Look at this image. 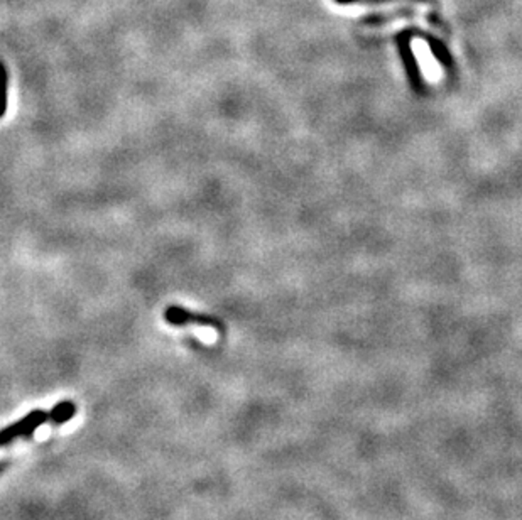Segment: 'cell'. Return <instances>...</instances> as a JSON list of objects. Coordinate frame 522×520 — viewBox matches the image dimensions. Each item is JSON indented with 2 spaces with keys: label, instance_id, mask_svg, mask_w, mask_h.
Listing matches in <instances>:
<instances>
[{
  "label": "cell",
  "instance_id": "5b68a950",
  "mask_svg": "<svg viewBox=\"0 0 522 520\" xmlns=\"http://www.w3.org/2000/svg\"><path fill=\"white\" fill-rule=\"evenodd\" d=\"M418 13L413 11V9H397V11H393V13H383V14H370L369 17H365L362 21L364 26H383V24H387V23H393L395 19H411V17H416Z\"/></svg>",
  "mask_w": 522,
  "mask_h": 520
},
{
  "label": "cell",
  "instance_id": "52a82bcc",
  "mask_svg": "<svg viewBox=\"0 0 522 520\" xmlns=\"http://www.w3.org/2000/svg\"><path fill=\"white\" fill-rule=\"evenodd\" d=\"M7 89H9V75L5 66L0 63V118L7 110Z\"/></svg>",
  "mask_w": 522,
  "mask_h": 520
},
{
  "label": "cell",
  "instance_id": "277c9868",
  "mask_svg": "<svg viewBox=\"0 0 522 520\" xmlns=\"http://www.w3.org/2000/svg\"><path fill=\"white\" fill-rule=\"evenodd\" d=\"M413 36H420V38L424 39L430 46V50L433 52V56L438 60V63L441 66H445L448 71H453V60H451V54L448 52L445 44L440 41L438 38H434L433 34H428L424 31H420V29H411Z\"/></svg>",
  "mask_w": 522,
  "mask_h": 520
},
{
  "label": "cell",
  "instance_id": "7a4b0ae2",
  "mask_svg": "<svg viewBox=\"0 0 522 520\" xmlns=\"http://www.w3.org/2000/svg\"><path fill=\"white\" fill-rule=\"evenodd\" d=\"M44 422H48V412L44 411H31L27 416L23 419H19L17 422H14L11 426L0 430V448L5 446V444H11L19 440V438H24V436H29L33 432L36 431L38 428H41Z\"/></svg>",
  "mask_w": 522,
  "mask_h": 520
},
{
  "label": "cell",
  "instance_id": "3957f363",
  "mask_svg": "<svg viewBox=\"0 0 522 520\" xmlns=\"http://www.w3.org/2000/svg\"><path fill=\"white\" fill-rule=\"evenodd\" d=\"M411 38H413L411 29H404V31L397 33L394 39L403 64L406 68V75H408L411 87L414 90H421L422 89V80H421L420 64H418V60L413 52V48H411Z\"/></svg>",
  "mask_w": 522,
  "mask_h": 520
},
{
  "label": "cell",
  "instance_id": "6da1fadb",
  "mask_svg": "<svg viewBox=\"0 0 522 520\" xmlns=\"http://www.w3.org/2000/svg\"><path fill=\"white\" fill-rule=\"evenodd\" d=\"M165 319L173 325V326H186V325H198V326H206L214 328L218 333H223V323L218 317L204 313H195L192 309H186L183 306H169L166 307Z\"/></svg>",
  "mask_w": 522,
  "mask_h": 520
},
{
  "label": "cell",
  "instance_id": "8992f818",
  "mask_svg": "<svg viewBox=\"0 0 522 520\" xmlns=\"http://www.w3.org/2000/svg\"><path fill=\"white\" fill-rule=\"evenodd\" d=\"M75 414H77V406L71 401H63L52 407V412H48V421L60 426L68 422Z\"/></svg>",
  "mask_w": 522,
  "mask_h": 520
},
{
  "label": "cell",
  "instance_id": "ba28073f",
  "mask_svg": "<svg viewBox=\"0 0 522 520\" xmlns=\"http://www.w3.org/2000/svg\"><path fill=\"white\" fill-rule=\"evenodd\" d=\"M337 4L342 5H350V4H393V2H399V0H335ZM411 2H420V4H433V0H411Z\"/></svg>",
  "mask_w": 522,
  "mask_h": 520
}]
</instances>
